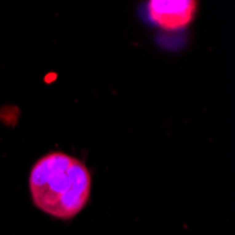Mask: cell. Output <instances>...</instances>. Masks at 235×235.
Here are the masks:
<instances>
[{
  "mask_svg": "<svg viewBox=\"0 0 235 235\" xmlns=\"http://www.w3.org/2000/svg\"><path fill=\"white\" fill-rule=\"evenodd\" d=\"M28 185L34 204L41 211L69 220L89 201L92 176L82 161L63 152H51L34 163Z\"/></svg>",
  "mask_w": 235,
  "mask_h": 235,
  "instance_id": "cell-1",
  "label": "cell"
},
{
  "mask_svg": "<svg viewBox=\"0 0 235 235\" xmlns=\"http://www.w3.org/2000/svg\"><path fill=\"white\" fill-rule=\"evenodd\" d=\"M197 2L193 0H151L146 10L156 27L166 31L183 30L194 20Z\"/></svg>",
  "mask_w": 235,
  "mask_h": 235,
  "instance_id": "cell-2",
  "label": "cell"
}]
</instances>
